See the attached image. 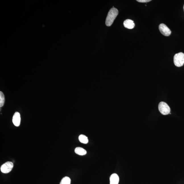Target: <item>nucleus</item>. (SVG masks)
Wrapping results in <instances>:
<instances>
[{
	"label": "nucleus",
	"instance_id": "obj_1",
	"mask_svg": "<svg viewBox=\"0 0 184 184\" xmlns=\"http://www.w3.org/2000/svg\"><path fill=\"white\" fill-rule=\"evenodd\" d=\"M118 14V11L116 8H113L110 10L106 18V24L107 26H110Z\"/></svg>",
	"mask_w": 184,
	"mask_h": 184
},
{
	"label": "nucleus",
	"instance_id": "obj_2",
	"mask_svg": "<svg viewBox=\"0 0 184 184\" xmlns=\"http://www.w3.org/2000/svg\"><path fill=\"white\" fill-rule=\"evenodd\" d=\"M173 62L177 67L183 66L184 64V54L180 52L175 54L173 57Z\"/></svg>",
	"mask_w": 184,
	"mask_h": 184
},
{
	"label": "nucleus",
	"instance_id": "obj_3",
	"mask_svg": "<svg viewBox=\"0 0 184 184\" xmlns=\"http://www.w3.org/2000/svg\"><path fill=\"white\" fill-rule=\"evenodd\" d=\"M158 109L160 112L163 115H168L171 111V109L169 106L166 103L163 102L159 103L158 106Z\"/></svg>",
	"mask_w": 184,
	"mask_h": 184
},
{
	"label": "nucleus",
	"instance_id": "obj_4",
	"mask_svg": "<svg viewBox=\"0 0 184 184\" xmlns=\"http://www.w3.org/2000/svg\"><path fill=\"white\" fill-rule=\"evenodd\" d=\"M13 167V162L10 161L7 162L2 165L1 171L3 173H8L12 171Z\"/></svg>",
	"mask_w": 184,
	"mask_h": 184
},
{
	"label": "nucleus",
	"instance_id": "obj_5",
	"mask_svg": "<svg viewBox=\"0 0 184 184\" xmlns=\"http://www.w3.org/2000/svg\"><path fill=\"white\" fill-rule=\"evenodd\" d=\"M159 30L163 35L166 36H169L171 34V30L164 24H161L159 26Z\"/></svg>",
	"mask_w": 184,
	"mask_h": 184
},
{
	"label": "nucleus",
	"instance_id": "obj_6",
	"mask_svg": "<svg viewBox=\"0 0 184 184\" xmlns=\"http://www.w3.org/2000/svg\"><path fill=\"white\" fill-rule=\"evenodd\" d=\"M20 120H21V119H20V113L18 112H16L15 113L13 117V124L15 126H19Z\"/></svg>",
	"mask_w": 184,
	"mask_h": 184
},
{
	"label": "nucleus",
	"instance_id": "obj_7",
	"mask_svg": "<svg viewBox=\"0 0 184 184\" xmlns=\"http://www.w3.org/2000/svg\"><path fill=\"white\" fill-rule=\"evenodd\" d=\"M123 25L125 28L129 29H132L135 26V24L133 20L127 19L125 20L123 22Z\"/></svg>",
	"mask_w": 184,
	"mask_h": 184
},
{
	"label": "nucleus",
	"instance_id": "obj_8",
	"mask_svg": "<svg viewBox=\"0 0 184 184\" xmlns=\"http://www.w3.org/2000/svg\"><path fill=\"white\" fill-rule=\"evenodd\" d=\"M119 177L116 173H113L110 177V184H118L119 182Z\"/></svg>",
	"mask_w": 184,
	"mask_h": 184
},
{
	"label": "nucleus",
	"instance_id": "obj_9",
	"mask_svg": "<svg viewBox=\"0 0 184 184\" xmlns=\"http://www.w3.org/2000/svg\"><path fill=\"white\" fill-rule=\"evenodd\" d=\"M76 154L80 156H84L87 154V151L82 147H77L75 149Z\"/></svg>",
	"mask_w": 184,
	"mask_h": 184
},
{
	"label": "nucleus",
	"instance_id": "obj_10",
	"mask_svg": "<svg viewBox=\"0 0 184 184\" xmlns=\"http://www.w3.org/2000/svg\"><path fill=\"white\" fill-rule=\"evenodd\" d=\"M79 140L80 142L84 144L88 143V137L84 135H80L78 137Z\"/></svg>",
	"mask_w": 184,
	"mask_h": 184
},
{
	"label": "nucleus",
	"instance_id": "obj_11",
	"mask_svg": "<svg viewBox=\"0 0 184 184\" xmlns=\"http://www.w3.org/2000/svg\"><path fill=\"white\" fill-rule=\"evenodd\" d=\"M71 180L68 177H65L61 179L60 184H70Z\"/></svg>",
	"mask_w": 184,
	"mask_h": 184
},
{
	"label": "nucleus",
	"instance_id": "obj_12",
	"mask_svg": "<svg viewBox=\"0 0 184 184\" xmlns=\"http://www.w3.org/2000/svg\"><path fill=\"white\" fill-rule=\"evenodd\" d=\"M5 96L2 92H0V107H3L4 104Z\"/></svg>",
	"mask_w": 184,
	"mask_h": 184
},
{
	"label": "nucleus",
	"instance_id": "obj_13",
	"mask_svg": "<svg viewBox=\"0 0 184 184\" xmlns=\"http://www.w3.org/2000/svg\"><path fill=\"white\" fill-rule=\"evenodd\" d=\"M137 1L141 3H146L151 1V0H137Z\"/></svg>",
	"mask_w": 184,
	"mask_h": 184
},
{
	"label": "nucleus",
	"instance_id": "obj_14",
	"mask_svg": "<svg viewBox=\"0 0 184 184\" xmlns=\"http://www.w3.org/2000/svg\"><path fill=\"white\" fill-rule=\"evenodd\" d=\"M183 9H184V6H183Z\"/></svg>",
	"mask_w": 184,
	"mask_h": 184
}]
</instances>
